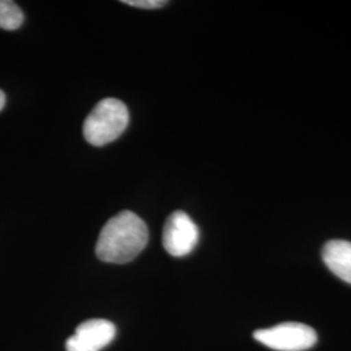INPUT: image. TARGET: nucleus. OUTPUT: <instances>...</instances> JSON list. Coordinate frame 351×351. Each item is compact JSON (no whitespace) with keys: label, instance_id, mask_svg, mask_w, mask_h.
I'll list each match as a JSON object with an SVG mask.
<instances>
[{"label":"nucleus","instance_id":"obj_1","mask_svg":"<svg viewBox=\"0 0 351 351\" xmlns=\"http://www.w3.org/2000/svg\"><path fill=\"white\" fill-rule=\"evenodd\" d=\"M149 228L132 211L114 215L103 226L95 252L101 262L124 264L137 258L147 246Z\"/></svg>","mask_w":351,"mask_h":351},{"label":"nucleus","instance_id":"obj_2","mask_svg":"<svg viewBox=\"0 0 351 351\" xmlns=\"http://www.w3.org/2000/svg\"><path fill=\"white\" fill-rule=\"evenodd\" d=\"M129 124L125 104L116 98H106L90 112L84 124V136L93 146H104L119 138Z\"/></svg>","mask_w":351,"mask_h":351},{"label":"nucleus","instance_id":"obj_3","mask_svg":"<svg viewBox=\"0 0 351 351\" xmlns=\"http://www.w3.org/2000/svg\"><path fill=\"white\" fill-rule=\"evenodd\" d=\"M254 339L277 351H304L317 341L314 328L302 323H282L254 332Z\"/></svg>","mask_w":351,"mask_h":351},{"label":"nucleus","instance_id":"obj_4","mask_svg":"<svg viewBox=\"0 0 351 351\" xmlns=\"http://www.w3.org/2000/svg\"><path fill=\"white\" fill-rule=\"evenodd\" d=\"M199 241V229L188 213L175 211L164 224L163 246L165 251L176 256H186L195 249Z\"/></svg>","mask_w":351,"mask_h":351},{"label":"nucleus","instance_id":"obj_5","mask_svg":"<svg viewBox=\"0 0 351 351\" xmlns=\"http://www.w3.org/2000/svg\"><path fill=\"white\" fill-rule=\"evenodd\" d=\"M116 326L106 319H91L75 328V335L66 339V351H101L112 342Z\"/></svg>","mask_w":351,"mask_h":351},{"label":"nucleus","instance_id":"obj_6","mask_svg":"<svg viewBox=\"0 0 351 351\" xmlns=\"http://www.w3.org/2000/svg\"><path fill=\"white\" fill-rule=\"evenodd\" d=\"M322 256L330 272L342 281L351 284V242L343 239L328 241L322 251Z\"/></svg>","mask_w":351,"mask_h":351},{"label":"nucleus","instance_id":"obj_7","mask_svg":"<svg viewBox=\"0 0 351 351\" xmlns=\"http://www.w3.org/2000/svg\"><path fill=\"white\" fill-rule=\"evenodd\" d=\"M24 23V13L11 0H0V27L16 30Z\"/></svg>","mask_w":351,"mask_h":351},{"label":"nucleus","instance_id":"obj_8","mask_svg":"<svg viewBox=\"0 0 351 351\" xmlns=\"http://www.w3.org/2000/svg\"><path fill=\"white\" fill-rule=\"evenodd\" d=\"M123 3L130 7H137L143 10H156L167 4L165 0H123Z\"/></svg>","mask_w":351,"mask_h":351},{"label":"nucleus","instance_id":"obj_9","mask_svg":"<svg viewBox=\"0 0 351 351\" xmlns=\"http://www.w3.org/2000/svg\"><path fill=\"white\" fill-rule=\"evenodd\" d=\"M4 104H5V95H4V93L0 90V111L3 110Z\"/></svg>","mask_w":351,"mask_h":351}]
</instances>
